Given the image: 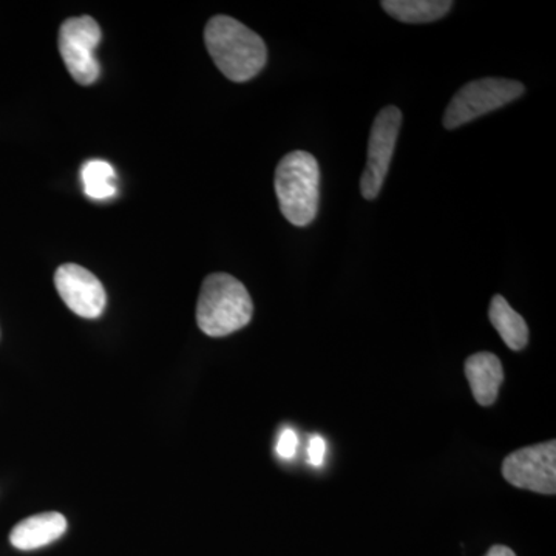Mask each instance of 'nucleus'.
Here are the masks:
<instances>
[{
    "label": "nucleus",
    "instance_id": "6e6552de",
    "mask_svg": "<svg viewBox=\"0 0 556 556\" xmlns=\"http://www.w3.org/2000/svg\"><path fill=\"white\" fill-rule=\"evenodd\" d=\"M54 285H56L62 302L76 316L98 318L104 313L105 303H108L105 289L102 287L100 278L89 269L75 265V263L62 265L54 274Z\"/></svg>",
    "mask_w": 556,
    "mask_h": 556
},
{
    "label": "nucleus",
    "instance_id": "9d476101",
    "mask_svg": "<svg viewBox=\"0 0 556 556\" xmlns=\"http://www.w3.org/2000/svg\"><path fill=\"white\" fill-rule=\"evenodd\" d=\"M67 530V519L58 511L24 519L11 530L10 541L20 551H35L60 540Z\"/></svg>",
    "mask_w": 556,
    "mask_h": 556
},
{
    "label": "nucleus",
    "instance_id": "f03ea898",
    "mask_svg": "<svg viewBox=\"0 0 556 556\" xmlns=\"http://www.w3.org/2000/svg\"><path fill=\"white\" fill-rule=\"evenodd\" d=\"M254 314L247 287L229 274H211L201 287L197 324L211 338H225L247 327Z\"/></svg>",
    "mask_w": 556,
    "mask_h": 556
},
{
    "label": "nucleus",
    "instance_id": "ddd939ff",
    "mask_svg": "<svg viewBox=\"0 0 556 556\" xmlns=\"http://www.w3.org/2000/svg\"><path fill=\"white\" fill-rule=\"evenodd\" d=\"M80 178H83L84 189L90 199L108 200L115 197L116 172L108 161L90 160L89 163L84 164Z\"/></svg>",
    "mask_w": 556,
    "mask_h": 556
},
{
    "label": "nucleus",
    "instance_id": "2eb2a0df",
    "mask_svg": "<svg viewBox=\"0 0 556 556\" xmlns=\"http://www.w3.org/2000/svg\"><path fill=\"white\" fill-rule=\"evenodd\" d=\"M325 456H327V442L321 437L311 438L309 447H308V457L309 463L313 464L314 467L324 466Z\"/></svg>",
    "mask_w": 556,
    "mask_h": 556
},
{
    "label": "nucleus",
    "instance_id": "dca6fc26",
    "mask_svg": "<svg viewBox=\"0 0 556 556\" xmlns=\"http://www.w3.org/2000/svg\"><path fill=\"white\" fill-rule=\"evenodd\" d=\"M485 556H517V554L507 546H493Z\"/></svg>",
    "mask_w": 556,
    "mask_h": 556
},
{
    "label": "nucleus",
    "instance_id": "4468645a",
    "mask_svg": "<svg viewBox=\"0 0 556 556\" xmlns=\"http://www.w3.org/2000/svg\"><path fill=\"white\" fill-rule=\"evenodd\" d=\"M299 438L295 434V431L292 428H285L281 431L280 437H278L277 442V455L281 457V459H292L295 456V452H298Z\"/></svg>",
    "mask_w": 556,
    "mask_h": 556
},
{
    "label": "nucleus",
    "instance_id": "7ed1b4c3",
    "mask_svg": "<svg viewBox=\"0 0 556 556\" xmlns=\"http://www.w3.org/2000/svg\"><path fill=\"white\" fill-rule=\"evenodd\" d=\"M276 195L281 214L291 225L305 228L316 218L320 199V167L303 150L288 153L276 169Z\"/></svg>",
    "mask_w": 556,
    "mask_h": 556
},
{
    "label": "nucleus",
    "instance_id": "39448f33",
    "mask_svg": "<svg viewBox=\"0 0 556 556\" xmlns=\"http://www.w3.org/2000/svg\"><path fill=\"white\" fill-rule=\"evenodd\" d=\"M101 39L100 25L93 17H70L61 25L62 61L72 78L80 86H90L100 78L101 65L94 56V50L100 46Z\"/></svg>",
    "mask_w": 556,
    "mask_h": 556
},
{
    "label": "nucleus",
    "instance_id": "0eeeda50",
    "mask_svg": "<svg viewBox=\"0 0 556 556\" xmlns=\"http://www.w3.org/2000/svg\"><path fill=\"white\" fill-rule=\"evenodd\" d=\"M503 477L518 489L555 495L556 442L547 441L510 453L504 459Z\"/></svg>",
    "mask_w": 556,
    "mask_h": 556
},
{
    "label": "nucleus",
    "instance_id": "20e7f679",
    "mask_svg": "<svg viewBox=\"0 0 556 556\" xmlns=\"http://www.w3.org/2000/svg\"><path fill=\"white\" fill-rule=\"evenodd\" d=\"M525 93V86L518 80L484 78L466 84L444 113L445 129L453 130L481 118L486 113L503 109Z\"/></svg>",
    "mask_w": 556,
    "mask_h": 556
},
{
    "label": "nucleus",
    "instance_id": "f257e3e1",
    "mask_svg": "<svg viewBox=\"0 0 556 556\" xmlns=\"http://www.w3.org/2000/svg\"><path fill=\"white\" fill-rule=\"evenodd\" d=\"M204 42L219 72L233 83L255 78L268 61L265 40L233 17H212L204 30Z\"/></svg>",
    "mask_w": 556,
    "mask_h": 556
},
{
    "label": "nucleus",
    "instance_id": "f8f14e48",
    "mask_svg": "<svg viewBox=\"0 0 556 556\" xmlns=\"http://www.w3.org/2000/svg\"><path fill=\"white\" fill-rule=\"evenodd\" d=\"M382 9L404 24H428L444 17L452 10L448 0H383Z\"/></svg>",
    "mask_w": 556,
    "mask_h": 556
},
{
    "label": "nucleus",
    "instance_id": "9b49d317",
    "mask_svg": "<svg viewBox=\"0 0 556 556\" xmlns=\"http://www.w3.org/2000/svg\"><path fill=\"white\" fill-rule=\"evenodd\" d=\"M490 321L497 334L511 351H521L529 342V327L525 318L508 305L503 295H495L490 303Z\"/></svg>",
    "mask_w": 556,
    "mask_h": 556
},
{
    "label": "nucleus",
    "instance_id": "423d86ee",
    "mask_svg": "<svg viewBox=\"0 0 556 556\" xmlns=\"http://www.w3.org/2000/svg\"><path fill=\"white\" fill-rule=\"evenodd\" d=\"M402 113L394 105L380 110L372 123L368 142V160L361 178V192L365 200L378 199L386 182L399 131H401Z\"/></svg>",
    "mask_w": 556,
    "mask_h": 556
},
{
    "label": "nucleus",
    "instance_id": "1a4fd4ad",
    "mask_svg": "<svg viewBox=\"0 0 556 556\" xmlns=\"http://www.w3.org/2000/svg\"><path fill=\"white\" fill-rule=\"evenodd\" d=\"M466 376L475 401L481 407L495 404L500 388L504 382V369L500 358L493 353H477L467 358Z\"/></svg>",
    "mask_w": 556,
    "mask_h": 556
}]
</instances>
